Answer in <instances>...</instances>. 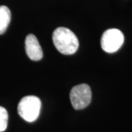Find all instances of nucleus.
I'll list each match as a JSON object with an SVG mask.
<instances>
[{
    "mask_svg": "<svg viewBox=\"0 0 132 132\" xmlns=\"http://www.w3.org/2000/svg\"><path fill=\"white\" fill-rule=\"evenodd\" d=\"M53 43L62 54L71 55L79 48V40L76 35L66 27H58L53 32Z\"/></svg>",
    "mask_w": 132,
    "mask_h": 132,
    "instance_id": "obj_1",
    "label": "nucleus"
},
{
    "mask_svg": "<svg viewBox=\"0 0 132 132\" xmlns=\"http://www.w3.org/2000/svg\"><path fill=\"white\" fill-rule=\"evenodd\" d=\"M41 108V101L34 95L25 96L18 105V113L24 120L32 123L38 119Z\"/></svg>",
    "mask_w": 132,
    "mask_h": 132,
    "instance_id": "obj_2",
    "label": "nucleus"
},
{
    "mask_svg": "<svg viewBox=\"0 0 132 132\" xmlns=\"http://www.w3.org/2000/svg\"><path fill=\"white\" fill-rule=\"evenodd\" d=\"M92 92L90 86L81 84L73 87L70 93V100L73 107L79 110L86 108L91 102Z\"/></svg>",
    "mask_w": 132,
    "mask_h": 132,
    "instance_id": "obj_3",
    "label": "nucleus"
},
{
    "mask_svg": "<svg viewBox=\"0 0 132 132\" xmlns=\"http://www.w3.org/2000/svg\"><path fill=\"white\" fill-rule=\"evenodd\" d=\"M124 42L123 32L118 29H109L105 31L101 39V48L107 53H114L119 50Z\"/></svg>",
    "mask_w": 132,
    "mask_h": 132,
    "instance_id": "obj_4",
    "label": "nucleus"
},
{
    "mask_svg": "<svg viewBox=\"0 0 132 132\" xmlns=\"http://www.w3.org/2000/svg\"><path fill=\"white\" fill-rule=\"evenodd\" d=\"M25 48L27 54L30 60L33 61H38L43 58V50L37 38L29 34L25 40Z\"/></svg>",
    "mask_w": 132,
    "mask_h": 132,
    "instance_id": "obj_5",
    "label": "nucleus"
},
{
    "mask_svg": "<svg viewBox=\"0 0 132 132\" xmlns=\"http://www.w3.org/2000/svg\"><path fill=\"white\" fill-rule=\"evenodd\" d=\"M11 19L10 9L5 5L0 6V35H2L7 30Z\"/></svg>",
    "mask_w": 132,
    "mask_h": 132,
    "instance_id": "obj_6",
    "label": "nucleus"
},
{
    "mask_svg": "<svg viewBox=\"0 0 132 132\" xmlns=\"http://www.w3.org/2000/svg\"><path fill=\"white\" fill-rule=\"evenodd\" d=\"M8 121V114L4 107L0 106V132L6 130Z\"/></svg>",
    "mask_w": 132,
    "mask_h": 132,
    "instance_id": "obj_7",
    "label": "nucleus"
}]
</instances>
